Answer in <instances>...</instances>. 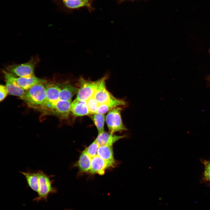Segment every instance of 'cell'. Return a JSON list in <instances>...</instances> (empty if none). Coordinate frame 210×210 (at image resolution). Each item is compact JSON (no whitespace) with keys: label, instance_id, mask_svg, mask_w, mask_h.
<instances>
[{"label":"cell","instance_id":"cell-2","mask_svg":"<svg viewBox=\"0 0 210 210\" xmlns=\"http://www.w3.org/2000/svg\"><path fill=\"white\" fill-rule=\"evenodd\" d=\"M45 83L36 84L26 90L21 99L32 107L37 108L42 105L46 97Z\"/></svg>","mask_w":210,"mask_h":210},{"label":"cell","instance_id":"cell-24","mask_svg":"<svg viewBox=\"0 0 210 210\" xmlns=\"http://www.w3.org/2000/svg\"><path fill=\"white\" fill-rule=\"evenodd\" d=\"M209 53H210V49L209 50Z\"/></svg>","mask_w":210,"mask_h":210},{"label":"cell","instance_id":"cell-3","mask_svg":"<svg viewBox=\"0 0 210 210\" xmlns=\"http://www.w3.org/2000/svg\"><path fill=\"white\" fill-rule=\"evenodd\" d=\"M39 60L37 57L32 58L24 63L9 65L6 67L5 71L18 77L29 78L34 76L35 68Z\"/></svg>","mask_w":210,"mask_h":210},{"label":"cell","instance_id":"cell-5","mask_svg":"<svg viewBox=\"0 0 210 210\" xmlns=\"http://www.w3.org/2000/svg\"><path fill=\"white\" fill-rule=\"evenodd\" d=\"M121 107L117 106L113 108L108 112L106 116L105 122L110 133L114 134L127 130L123 122Z\"/></svg>","mask_w":210,"mask_h":210},{"label":"cell","instance_id":"cell-19","mask_svg":"<svg viewBox=\"0 0 210 210\" xmlns=\"http://www.w3.org/2000/svg\"><path fill=\"white\" fill-rule=\"evenodd\" d=\"M66 6L70 8H74L84 6L90 7L88 0H63Z\"/></svg>","mask_w":210,"mask_h":210},{"label":"cell","instance_id":"cell-20","mask_svg":"<svg viewBox=\"0 0 210 210\" xmlns=\"http://www.w3.org/2000/svg\"><path fill=\"white\" fill-rule=\"evenodd\" d=\"M99 145L94 140L84 150L91 158L97 155V151Z\"/></svg>","mask_w":210,"mask_h":210},{"label":"cell","instance_id":"cell-6","mask_svg":"<svg viewBox=\"0 0 210 210\" xmlns=\"http://www.w3.org/2000/svg\"><path fill=\"white\" fill-rule=\"evenodd\" d=\"M46 100L44 104L38 107L49 111L52 109L59 100L60 87L59 84L53 82H46Z\"/></svg>","mask_w":210,"mask_h":210},{"label":"cell","instance_id":"cell-8","mask_svg":"<svg viewBox=\"0 0 210 210\" xmlns=\"http://www.w3.org/2000/svg\"><path fill=\"white\" fill-rule=\"evenodd\" d=\"M116 162L106 161L97 155L92 158L91 166L89 172L92 174L103 175L106 170L110 167H113Z\"/></svg>","mask_w":210,"mask_h":210},{"label":"cell","instance_id":"cell-13","mask_svg":"<svg viewBox=\"0 0 210 210\" xmlns=\"http://www.w3.org/2000/svg\"><path fill=\"white\" fill-rule=\"evenodd\" d=\"M59 85L60 87L59 100L71 101L73 97L77 94L78 88L68 82Z\"/></svg>","mask_w":210,"mask_h":210},{"label":"cell","instance_id":"cell-15","mask_svg":"<svg viewBox=\"0 0 210 210\" xmlns=\"http://www.w3.org/2000/svg\"><path fill=\"white\" fill-rule=\"evenodd\" d=\"M92 158L83 150L75 164L81 172H88L90 170Z\"/></svg>","mask_w":210,"mask_h":210},{"label":"cell","instance_id":"cell-10","mask_svg":"<svg viewBox=\"0 0 210 210\" xmlns=\"http://www.w3.org/2000/svg\"><path fill=\"white\" fill-rule=\"evenodd\" d=\"M71 101L59 100L54 107L49 111L52 113L61 118L66 119L71 113Z\"/></svg>","mask_w":210,"mask_h":210},{"label":"cell","instance_id":"cell-1","mask_svg":"<svg viewBox=\"0 0 210 210\" xmlns=\"http://www.w3.org/2000/svg\"><path fill=\"white\" fill-rule=\"evenodd\" d=\"M27 185L30 188L38 194L34 199L37 202L47 201L49 195L55 193L57 189L53 186V175H48L42 170L37 172L28 170L23 173Z\"/></svg>","mask_w":210,"mask_h":210},{"label":"cell","instance_id":"cell-23","mask_svg":"<svg viewBox=\"0 0 210 210\" xmlns=\"http://www.w3.org/2000/svg\"><path fill=\"white\" fill-rule=\"evenodd\" d=\"M205 169L204 175L206 180L210 181V162L204 163Z\"/></svg>","mask_w":210,"mask_h":210},{"label":"cell","instance_id":"cell-17","mask_svg":"<svg viewBox=\"0 0 210 210\" xmlns=\"http://www.w3.org/2000/svg\"><path fill=\"white\" fill-rule=\"evenodd\" d=\"M6 85L8 94L20 97L21 99L25 93V91L14 84L11 81L5 79Z\"/></svg>","mask_w":210,"mask_h":210},{"label":"cell","instance_id":"cell-16","mask_svg":"<svg viewBox=\"0 0 210 210\" xmlns=\"http://www.w3.org/2000/svg\"><path fill=\"white\" fill-rule=\"evenodd\" d=\"M113 146L100 145L98 148L97 155L108 162H116L114 157Z\"/></svg>","mask_w":210,"mask_h":210},{"label":"cell","instance_id":"cell-9","mask_svg":"<svg viewBox=\"0 0 210 210\" xmlns=\"http://www.w3.org/2000/svg\"><path fill=\"white\" fill-rule=\"evenodd\" d=\"M108 77V75L106 74L100 79L99 86L94 96L99 104L108 103L115 98L106 88V81Z\"/></svg>","mask_w":210,"mask_h":210},{"label":"cell","instance_id":"cell-21","mask_svg":"<svg viewBox=\"0 0 210 210\" xmlns=\"http://www.w3.org/2000/svg\"><path fill=\"white\" fill-rule=\"evenodd\" d=\"M86 102L90 115L97 113L99 104L94 97L88 99Z\"/></svg>","mask_w":210,"mask_h":210},{"label":"cell","instance_id":"cell-4","mask_svg":"<svg viewBox=\"0 0 210 210\" xmlns=\"http://www.w3.org/2000/svg\"><path fill=\"white\" fill-rule=\"evenodd\" d=\"M100 79L95 81L80 77L78 80V91L76 98L86 101L93 97L99 86Z\"/></svg>","mask_w":210,"mask_h":210},{"label":"cell","instance_id":"cell-18","mask_svg":"<svg viewBox=\"0 0 210 210\" xmlns=\"http://www.w3.org/2000/svg\"><path fill=\"white\" fill-rule=\"evenodd\" d=\"M90 117L95 125L98 134L104 131V124L106 117L104 114L95 113L90 115Z\"/></svg>","mask_w":210,"mask_h":210},{"label":"cell","instance_id":"cell-22","mask_svg":"<svg viewBox=\"0 0 210 210\" xmlns=\"http://www.w3.org/2000/svg\"><path fill=\"white\" fill-rule=\"evenodd\" d=\"M8 94L6 85H0V101H3Z\"/></svg>","mask_w":210,"mask_h":210},{"label":"cell","instance_id":"cell-14","mask_svg":"<svg viewBox=\"0 0 210 210\" xmlns=\"http://www.w3.org/2000/svg\"><path fill=\"white\" fill-rule=\"evenodd\" d=\"M126 104L123 100L115 97L108 103L99 104L97 113L104 114L115 107L124 106Z\"/></svg>","mask_w":210,"mask_h":210},{"label":"cell","instance_id":"cell-7","mask_svg":"<svg viewBox=\"0 0 210 210\" xmlns=\"http://www.w3.org/2000/svg\"><path fill=\"white\" fill-rule=\"evenodd\" d=\"M5 79L11 81L14 84L26 91L34 85L39 83H45V80L39 78L35 76L29 78L16 77L14 75L8 73L5 70L3 71Z\"/></svg>","mask_w":210,"mask_h":210},{"label":"cell","instance_id":"cell-12","mask_svg":"<svg viewBox=\"0 0 210 210\" xmlns=\"http://www.w3.org/2000/svg\"><path fill=\"white\" fill-rule=\"evenodd\" d=\"M71 111L73 115L76 117L90 115L86 101L76 98L71 103Z\"/></svg>","mask_w":210,"mask_h":210},{"label":"cell","instance_id":"cell-11","mask_svg":"<svg viewBox=\"0 0 210 210\" xmlns=\"http://www.w3.org/2000/svg\"><path fill=\"white\" fill-rule=\"evenodd\" d=\"M125 137V135L118 136L104 131L98 133L95 140L99 146H113L118 140Z\"/></svg>","mask_w":210,"mask_h":210}]
</instances>
